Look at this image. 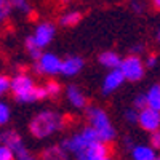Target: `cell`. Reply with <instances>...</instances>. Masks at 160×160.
I'll return each instance as SVG.
<instances>
[{
    "instance_id": "cell-1",
    "label": "cell",
    "mask_w": 160,
    "mask_h": 160,
    "mask_svg": "<svg viewBox=\"0 0 160 160\" xmlns=\"http://www.w3.org/2000/svg\"><path fill=\"white\" fill-rule=\"evenodd\" d=\"M66 127V117L55 109L38 111L29 122V133L35 139H47Z\"/></svg>"
},
{
    "instance_id": "cell-2",
    "label": "cell",
    "mask_w": 160,
    "mask_h": 160,
    "mask_svg": "<svg viewBox=\"0 0 160 160\" xmlns=\"http://www.w3.org/2000/svg\"><path fill=\"white\" fill-rule=\"evenodd\" d=\"M10 91L18 102L29 104L47 99V93L43 85H37L35 80L26 72H18L10 78Z\"/></svg>"
},
{
    "instance_id": "cell-3",
    "label": "cell",
    "mask_w": 160,
    "mask_h": 160,
    "mask_svg": "<svg viewBox=\"0 0 160 160\" xmlns=\"http://www.w3.org/2000/svg\"><path fill=\"white\" fill-rule=\"evenodd\" d=\"M85 117H87L88 127H91L93 130L96 131L99 141L109 144L111 141L115 139L117 130L112 125V120H111L109 114L106 112V109H102L101 106H95V104L87 106Z\"/></svg>"
},
{
    "instance_id": "cell-4",
    "label": "cell",
    "mask_w": 160,
    "mask_h": 160,
    "mask_svg": "<svg viewBox=\"0 0 160 160\" xmlns=\"http://www.w3.org/2000/svg\"><path fill=\"white\" fill-rule=\"evenodd\" d=\"M95 141H99L96 131L93 130L91 127L87 125V127H83L82 130L75 131L74 135H71L69 138L62 139L59 146H61V148L68 152L71 157L75 158L77 155H80L91 142H95Z\"/></svg>"
},
{
    "instance_id": "cell-5",
    "label": "cell",
    "mask_w": 160,
    "mask_h": 160,
    "mask_svg": "<svg viewBox=\"0 0 160 160\" xmlns=\"http://www.w3.org/2000/svg\"><path fill=\"white\" fill-rule=\"evenodd\" d=\"M118 69L123 74V78L128 80V82H139L146 74L142 58L135 56V55H128L127 58H122V62H120Z\"/></svg>"
},
{
    "instance_id": "cell-6",
    "label": "cell",
    "mask_w": 160,
    "mask_h": 160,
    "mask_svg": "<svg viewBox=\"0 0 160 160\" xmlns=\"http://www.w3.org/2000/svg\"><path fill=\"white\" fill-rule=\"evenodd\" d=\"M61 71V58L55 53L43 51L42 56L37 61H34V72L40 75H48V77H55Z\"/></svg>"
},
{
    "instance_id": "cell-7",
    "label": "cell",
    "mask_w": 160,
    "mask_h": 160,
    "mask_svg": "<svg viewBox=\"0 0 160 160\" xmlns=\"http://www.w3.org/2000/svg\"><path fill=\"white\" fill-rule=\"evenodd\" d=\"M55 34H56L55 24H51V22H40V24H37V28L34 29L32 38H34V42L37 43V47L40 50H43L45 47H48L51 43V40L55 38Z\"/></svg>"
},
{
    "instance_id": "cell-8",
    "label": "cell",
    "mask_w": 160,
    "mask_h": 160,
    "mask_svg": "<svg viewBox=\"0 0 160 160\" xmlns=\"http://www.w3.org/2000/svg\"><path fill=\"white\" fill-rule=\"evenodd\" d=\"M138 125L144 131H149V133L160 130V112L151 108H144L142 111L138 112Z\"/></svg>"
},
{
    "instance_id": "cell-9",
    "label": "cell",
    "mask_w": 160,
    "mask_h": 160,
    "mask_svg": "<svg viewBox=\"0 0 160 160\" xmlns=\"http://www.w3.org/2000/svg\"><path fill=\"white\" fill-rule=\"evenodd\" d=\"M83 68H85V61L82 56H77V55L66 56L64 59H61L59 74L64 77H75L83 71Z\"/></svg>"
},
{
    "instance_id": "cell-10",
    "label": "cell",
    "mask_w": 160,
    "mask_h": 160,
    "mask_svg": "<svg viewBox=\"0 0 160 160\" xmlns=\"http://www.w3.org/2000/svg\"><path fill=\"white\" fill-rule=\"evenodd\" d=\"M66 99L74 109H87L88 106V98L85 95V91L74 83L66 87Z\"/></svg>"
},
{
    "instance_id": "cell-11",
    "label": "cell",
    "mask_w": 160,
    "mask_h": 160,
    "mask_svg": "<svg viewBox=\"0 0 160 160\" xmlns=\"http://www.w3.org/2000/svg\"><path fill=\"white\" fill-rule=\"evenodd\" d=\"M125 78H123V74L120 72V69H112L106 74L104 80H102V85H101V91L102 95H111V93L117 91L120 87L123 85Z\"/></svg>"
},
{
    "instance_id": "cell-12",
    "label": "cell",
    "mask_w": 160,
    "mask_h": 160,
    "mask_svg": "<svg viewBox=\"0 0 160 160\" xmlns=\"http://www.w3.org/2000/svg\"><path fill=\"white\" fill-rule=\"evenodd\" d=\"M111 155V148L108 142L102 141H95L91 142L88 148L75 157V160H90V158H96V157H109Z\"/></svg>"
},
{
    "instance_id": "cell-13",
    "label": "cell",
    "mask_w": 160,
    "mask_h": 160,
    "mask_svg": "<svg viewBox=\"0 0 160 160\" xmlns=\"http://www.w3.org/2000/svg\"><path fill=\"white\" fill-rule=\"evenodd\" d=\"M40 160H71V155L66 152L59 144H53L40 152Z\"/></svg>"
},
{
    "instance_id": "cell-14",
    "label": "cell",
    "mask_w": 160,
    "mask_h": 160,
    "mask_svg": "<svg viewBox=\"0 0 160 160\" xmlns=\"http://www.w3.org/2000/svg\"><path fill=\"white\" fill-rule=\"evenodd\" d=\"M130 154L133 160H155L157 158V151H154L148 144H135Z\"/></svg>"
},
{
    "instance_id": "cell-15",
    "label": "cell",
    "mask_w": 160,
    "mask_h": 160,
    "mask_svg": "<svg viewBox=\"0 0 160 160\" xmlns=\"http://www.w3.org/2000/svg\"><path fill=\"white\" fill-rule=\"evenodd\" d=\"M98 61H99V64L102 66V68L112 71V69H118L120 62H122V56H120L117 51L108 50V51H102L98 56Z\"/></svg>"
},
{
    "instance_id": "cell-16",
    "label": "cell",
    "mask_w": 160,
    "mask_h": 160,
    "mask_svg": "<svg viewBox=\"0 0 160 160\" xmlns=\"http://www.w3.org/2000/svg\"><path fill=\"white\" fill-rule=\"evenodd\" d=\"M146 95V102H148V108L158 111L160 112V83H154Z\"/></svg>"
},
{
    "instance_id": "cell-17",
    "label": "cell",
    "mask_w": 160,
    "mask_h": 160,
    "mask_svg": "<svg viewBox=\"0 0 160 160\" xmlns=\"http://www.w3.org/2000/svg\"><path fill=\"white\" fill-rule=\"evenodd\" d=\"M80 19H82L80 11H66L59 18V24L64 26V28H72V26H77L80 22Z\"/></svg>"
},
{
    "instance_id": "cell-18",
    "label": "cell",
    "mask_w": 160,
    "mask_h": 160,
    "mask_svg": "<svg viewBox=\"0 0 160 160\" xmlns=\"http://www.w3.org/2000/svg\"><path fill=\"white\" fill-rule=\"evenodd\" d=\"M24 47H26V51H28L29 58L34 59V61H37L40 56H42V53H43L42 50L37 47V43L34 42L32 35H28V37H26V40H24Z\"/></svg>"
},
{
    "instance_id": "cell-19",
    "label": "cell",
    "mask_w": 160,
    "mask_h": 160,
    "mask_svg": "<svg viewBox=\"0 0 160 160\" xmlns=\"http://www.w3.org/2000/svg\"><path fill=\"white\" fill-rule=\"evenodd\" d=\"M45 88V93H47V98H58L61 95V91H62V87L59 82H56V80H53L50 78L48 82L43 85Z\"/></svg>"
},
{
    "instance_id": "cell-20",
    "label": "cell",
    "mask_w": 160,
    "mask_h": 160,
    "mask_svg": "<svg viewBox=\"0 0 160 160\" xmlns=\"http://www.w3.org/2000/svg\"><path fill=\"white\" fill-rule=\"evenodd\" d=\"M10 118H11V109H10V106L0 99V127H5L8 122H10Z\"/></svg>"
},
{
    "instance_id": "cell-21",
    "label": "cell",
    "mask_w": 160,
    "mask_h": 160,
    "mask_svg": "<svg viewBox=\"0 0 160 160\" xmlns=\"http://www.w3.org/2000/svg\"><path fill=\"white\" fill-rule=\"evenodd\" d=\"M13 155H15V160H40L37 155H34L28 148H26V146H22L18 151H15Z\"/></svg>"
},
{
    "instance_id": "cell-22",
    "label": "cell",
    "mask_w": 160,
    "mask_h": 160,
    "mask_svg": "<svg viewBox=\"0 0 160 160\" xmlns=\"http://www.w3.org/2000/svg\"><path fill=\"white\" fill-rule=\"evenodd\" d=\"M10 2V7L11 10H16V11H21V13H29L31 11V5L28 0H8Z\"/></svg>"
},
{
    "instance_id": "cell-23",
    "label": "cell",
    "mask_w": 160,
    "mask_h": 160,
    "mask_svg": "<svg viewBox=\"0 0 160 160\" xmlns=\"http://www.w3.org/2000/svg\"><path fill=\"white\" fill-rule=\"evenodd\" d=\"M144 108H148V102H146V95L144 93H139V95L135 96V99H133V109H136L138 112L142 111Z\"/></svg>"
},
{
    "instance_id": "cell-24",
    "label": "cell",
    "mask_w": 160,
    "mask_h": 160,
    "mask_svg": "<svg viewBox=\"0 0 160 160\" xmlns=\"http://www.w3.org/2000/svg\"><path fill=\"white\" fill-rule=\"evenodd\" d=\"M7 93H10V77L0 74V98H3Z\"/></svg>"
},
{
    "instance_id": "cell-25",
    "label": "cell",
    "mask_w": 160,
    "mask_h": 160,
    "mask_svg": "<svg viewBox=\"0 0 160 160\" xmlns=\"http://www.w3.org/2000/svg\"><path fill=\"white\" fill-rule=\"evenodd\" d=\"M10 11H11V7L8 0H0V22H3L8 18Z\"/></svg>"
},
{
    "instance_id": "cell-26",
    "label": "cell",
    "mask_w": 160,
    "mask_h": 160,
    "mask_svg": "<svg viewBox=\"0 0 160 160\" xmlns=\"http://www.w3.org/2000/svg\"><path fill=\"white\" fill-rule=\"evenodd\" d=\"M130 7L135 13H144L148 3H146V0H130Z\"/></svg>"
},
{
    "instance_id": "cell-27",
    "label": "cell",
    "mask_w": 160,
    "mask_h": 160,
    "mask_svg": "<svg viewBox=\"0 0 160 160\" xmlns=\"http://www.w3.org/2000/svg\"><path fill=\"white\" fill-rule=\"evenodd\" d=\"M123 117H125L127 122H128V123H131V125L138 123V111H136V109H133V108L127 109V111H125V114H123Z\"/></svg>"
},
{
    "instance_id": "cell-28",
    "label": "cell",
    "mask_w": 160,
    "mask_h": 160,
    "mask_svg": "<svg viewBox=\"0 0 160 160\" xmlns=\"http://www.w3.org/2000/svg\"><path fill=\"white\" fill-rule=\"evenodd\" d=\"M151 148L154 149V151H160V130H157V131H154V133H151Z\"/></svg>"
},
{
    "instance_id": "cell-29",
    "label": "cell",
    "mask_w": 160,
    "mask_h": 160,
    "mask_svg": "<svg viewBox=\"0 0 160 160\" xmlns=\"http://www.w3.org/2000/svg\"><path fill=\"white\" fill-rule=\"evenodd\" d=\"M0 160H15L13 152L7 148V146H3V144H0Z\"/></svg>"
},
{
    "instance_id": "cell-30",
    "label": "cell",
    "mask_w": 160,
    "mask_h": 160,
    "mask_svg": "<svg viewBox=\"0 0 160 160\" xmlns=\"http://www.w3.org/2000/svg\"><path fill=\"white\" fill-rule=\"evenodd\" d=\"M157 59H158L157 55H149L146 59H142V61H144V68H146V69H152V68H155L157 62H158Z\"/></svg>"
},
{
    "instance_id": "cell-31",
    "label": "cell",
    "mask_w": 160,
    "mask_h": 160,
    "mask_svg": "<svg viewBox=\"0 0 160 160\" xmlns=\"http://www.w3.org/2000/svg\"><path fill=\"white\" fill-rule=\"evenodd\" d=\"M144 50H146L144 43H135V45L131 47V51H130V55H135V56H141L142 53H144Z\"/></svg>"
},
{
    "instance_id": "cell-32",
    "label": "cell",
    "mask_w": 160,
    "mask_h": 160,
    "mask_svg": "<svg viewBox=\"0 0 160 160\" xmlns=\"http://www.w3.org/2000/svg\"><path fill=\"white\" fill-rule=\"evenodd\" d=\"M133 146H135V141H133L130 136H127V138L123 139V148H125L127 151H131V149H133Z\"/></svg>"
},
{
    "instance_id": "cell-33",
    "label": "cell",
    "mask_w": 160,
    "mask_h": 160,
    "mask_svg": "<svg viewBox=\"0 0 160 160\" xmlns=\"http://www.w3.org/2000/svg\"><path fill=\"white\" fill-rule=\"evenodd\" d=\"M90 160H112V157H96V158H90Z\"/></svg>"
},
{
    "instance_id": "cell-34",
    "label": "cell",
    "mask_w": 160,
    "mask_h": 160,
    "mask_svg": "<svg viewBox=\"0 0 160 160\" xmlns=\"http://www.w3.org/2000/svg\"><path fill=\"white\" fill-rule=\"evenodd\" d=\"M151 2H152V5H154L155 8H158V10H160V0H151Z\"/></svg>"
},
{
    "instance_id": "cell-35",
    "label": "cell",
    "mask_w": 160,
    "mask_h": 160,
    "mask_svg": "<svg viewBox=\"0 0 160 160\" xmlns=\"http://www.w3.org/2000/svg\"><path fill=\"white\" fill-rule=\"evenodd\" d=\"M157 42L160 43V28H158V31H157Z\"/></svg>"
},
{
    "instance_id": "cell-36",
    "label": "cell",
    "mask_w": 160,
    "mask_h": 160,
    "mask_svg": "<svg viewBox=\"0 0 160 160\" xmlns=\"http://www.w3.org/2000/svg\"><path fill=\"white\" fill-rule=\"evenodd\" d=\"M61 2H62V3H69V2H71V0H61Z\"/></svg>"
},
{
    "instance_id": "cell-37",
    "label": "cell",
    "mask_w": 160,
    "mask_h": 160,
    "mask_svg": "<svg viewBox=\"0 0 160 160\" xmlns=\"http://www.w3.org/2000/svg\"><path fill=\"white\" fill-rule=\"evenodd\" d=\"M155 160H160V157H157V158H155Z\"/></svg>"
}]
</instances>
